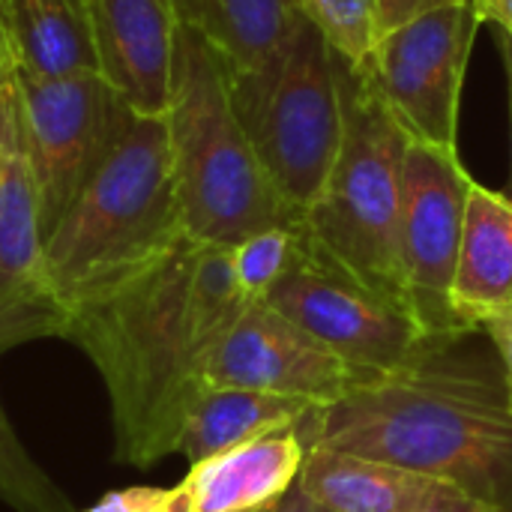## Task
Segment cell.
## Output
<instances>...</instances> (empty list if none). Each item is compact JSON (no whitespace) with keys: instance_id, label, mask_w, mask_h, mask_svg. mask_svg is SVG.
<instances>
[{"instance_id":"obj_23","label":"cell","mask_w":512,"mask_h":512,"mask_svg":"<svg viewBox=\"0 0 512 512\" xmlns=\"http://www.w3.org/2000/svg\"><path fill=\"white\" fill-rule=\"evenodd\" d=\"M174 489H156V486H132L120 492H108L99 504L84 512H162L171 501Z\"/></svg>"},{"instance_id":"obj_8","label":"cell","mask_w":512,"mask_h":512,"mask_svg":"<svg viewBox=\"0 0 512 512\" xmlns=\"http://www.w3.org/2000/svg\"><path fill=\"white\" fill-rule=\"evenodd\" d=\"M480 24L465 0L429 9L375 39L360 69L411 138L456 150L459 102Z\"/></svg>"},{"instance_id":"obj_21","label":"cell","mask_w":512,"mask_h":512,"mask_svg":"<svg viewBox=\"0 0 512 512\" xmlns=\"http://www.w3.org/2000/svg\"><path fill=\"white\" fill-rule=\"evenodd\" d=\"M330 48L351 66H363L378 39V0H297Z\"/></svg>"},{"instance_id":"obj_3","label":"cell","mask_w":512,"mask_h":512,"mask_svg":"<svg viewBox=\"0 0 512 512\" xmlns=\"http://www.w3.org/2000/svg\"><path fill=\"white\" fill-rule=\"evenodd\" d=\"M183 243L168 120L129 114L102 165L45 237V267L72 315L147 276Z\"/></svg>"},{"instance_id":"obj_26","label":"cell","mask_w":512,"mask_h":512,"mask_svg":"<svg viewBox=\"0 0 512 512\" xmlns=\"http://www.w3.org/2000/svg\"><path fill=\"white\" fill-rule=\"evenodd\" d=\"M423 512H489V507L480 504L477 498L459 492L456 486H444Z\"/></svg>"},{"instance_id":"obj_28","label":"cell","mask_w":512,"mask_h":512,"mask_svg":"<svg viewBox=\"0 0 512 512\" xmlns=\"http://www.w3.org/2000/svg\"><path fill=\"white\" fill-rule=\"evenodd\" d=\"M273 512H330L327 507H321L315 498H309L303 489H300V483H294L279 501H276V507Z\"/></svg>"},{"instance_id":"obj_2","label":"cell","mask_w":512,"mask_h":512,"mask_svg":"<svg viewBox=\"0 0 512 512\" xmlns=\"http://www.w3.org/2000/svg\"><path fill=\"white\" fill-rule=\"evenodd\" d=\"M195 246L186 240L156 270L69 318L66 339L108 387L117 459L135 468L180 450L186 417L204 390L210 351L189 318Z\"/></svg>"},{"instance_id":"obj_7","label":"cell","mask_w":512,"mask_h":512,"mask_svg":"<svg viewBox=\"0 0 512 512\" xmlns=\"http://www.w3.org/2000/svg\"><path fill=\"white\" fill-rule=\"evenodd\" d=\"M12 81L21 102L42 234L48 237L102 165L132 111L114 96L96 69L39 75L15 66Z\"/></svg>"},{"instance_id":"obj_18","label":"cell","mask_w":512,"mask_h":512,"mask_svg":"<svg viewBox=\"0 0 512 512\" xmlns=\"http://www.w3.org/2000/svg\"><path fill=\"white\" fill-rule=\"evenodd\" d=\"M174 6L180 24L201 33L231 75L264 66L306 18L297 0H174Z\"/></svg>"},{"instance_id":"obj_25","label":"cell","mask_w":512,"mask_h":512,"mask_svg":"<svg viewBox=\"0 0 512 512\" xmlns=\"http://www.w3.org/2000/svg\"><path fill=\"white\" fill-rule=\"evenodd\" d=\"M480 330L492 339V345H495V351H498V357H501V366H504V378H507V390H510L512 405V309L486 318V321L480 324Z\"/></svg>"},{"instance_id":"obj_29","label":"cell","mask_w":512,"mask_h":512,"mask_svg":"<svg viewBox=\"0 0 512 512\" xmlns=\"http://www.w3.org/2000/svg\"><path fill=\"white\" fill-rule=\"evenodd\" d=\"M495 30V45L501 51V60H504V72H507V93H510V141H512V36L501 27H492ZM507 195L512 198V144H510V189Z\"/></svg>"},{"instance_id":"obj_33","label":"cell","mask_w":512,"mask_h":512,"mask_svg":"<svg viewBox=\"0 0 512 512\" xmlns=\"http://www.w3.org/2000/svg\"><path fill=\"white\" fill-rule=\"evenodd\" d=\"M489 512H512V510H489Z\"/></svg>"},{"instance_id":"obj_12","label":"cell","mask_w":512,"mask_h":512,"mask_svg":"<svg viewBox=\"0 0 512 512\" xmlns=\"http://www.w3.org/2000/svg\"><path fill=\"white\" fill-rule=\"evenodd\" d=\"M381 372L333 354L264 300L249 303L204 363V387H243L333 405Z\"/></svg>"},{"instance_id":"obj_5","label":"cell","mask_w":512,"mask_h":512,"mask_svg":"<svg viewBox=\"0 0 512 512\" xmlns=\"http://www.w3.org/2000/svg\"><path fill=\"white\" fill-rule=\"evenodd\" d=\"M336 66L345 114L342 147L327 186L300 225L318 255L363 288L408 309L399 267V213L411 135L360 66H351L339 54Z\"/></svg>"},{"instance_id":"obj_22","label":"cell","mask_w":512,"mask_h":512,"mask_svg":"<svg viewBox=\"0 0 512 512\" xmlns=\"http://www.w3.org/2000/svg\"><path fill=\"white\" fill-rule=\"evenodd\" d=\"M0 501L21 512H72L15 441L0 408Z\"/></svg>"},{"instance_id":"obj_4","label":"cell","mask_w":512,"mask_h":512,"mask_svg":"<svg viewBox=\"0 0 512 512\" xmlns=\"http://www.w3.org/2000/svg\"><path fill=\"white\" fill-rule=\"evenodd\" d=\"M165 120L180 222L189 243L237 246L258 231L303 222V213L273 186L237 117L231 66L186 24L177 33L174 90Z\"/></svg>"},{"instance_id":"obj_15","label":"cell","mask_w":512,"mask_h":512,"mask_svg":"<svg viewBox=\"0 0 512 512\" xmlns=\"http://www.w3.org/2000/svg\"><path fill=\"white\" fill-rule=\"evenodd\" d=\"M453 309L474 330L486 318L512 309V198L477 180L465 207Z\"/></svg>"},{"instance_id":"obj_11","label":"cell","mask_w":512,"mask_h":512,"mask_svg":"<svg viewBox=\"0 0 512 512\" xmlns=\"http://www.w3.org/2000/svg\"><path fill=\"white\" fill-rule=\"evenodd\" d=\"M69 318L48 279L21 102L9 81L0 90V354L45 336L66 339Z\"/></svg>"},{"instance_id":"obj_10","label":"cell","mask_w":512,"mask_h":512,"mask_svg":"<svg viewBox=\"0 0 512 512\" xmlns=\"http://www.w3.org/2000/svg\"><path fill=\"white\" fill-rule=\"evenodd\" d=\"M264 303L366 372L399 369L429 339L405 306L363 288L345 270L318 255L306 234L300 258Z\"/></svg>"},{"instance_id":"obj_27","label":"cell","mask_w":512,"mask_h":512,"mask_svg":"<svg viewBox=\"0 0 512 512\" xmlns=\"http://www.w3.org/2000/svg\"><path fill=\"white\" fill-rule=\"evenodd\" d=\"M471 6L480 21H489L512 36V0H471Z\"/></svg>"},{"instance_id":"obj_19","label":"cell","mask_w":512,"mask_h":512,"mask_svg":"<svg viewBox=\"0 0 512 512\" xmlns=\"http://www.w3.org/2000/svg\"><path fill=\"white\" fill-rule=\"evenodd\" d=\"M15 66L39 75L96 69L84 0H0Z\"/></svg>"},{"instance_id":"obj_13","label":"cell","mask_w":512,"mask_h":512,"mask_svg":"<svg viewBox=\"0 0 512 512\" xmlns=\"http://www.w3.org/2000/svg\"><path fill=\"white\" fill-rule=\"evenodd\" d=\"M99 78L138 117H165L180 15L174 0H84Z\"/></svg>"},{"instance_id":"obj_31","label":"cell","mask_w":512,"mask_h":512,"mask_svg":"<svg viewBox=\"0 0 512 512\" xmlns=\"http://www.w3.org/2000/svg\"><path fill=\"white\" fill-rule=\"evenodd\" d=\"M162 512H195L192 510V498H189V489L180 483V486H174V492H171V501L165 504V510Z\"/></svg>"},{"instance_id":"obj_14","label":"cell","mask_w":512,"mask_h":512,"mask_svg":"<svg viewBox=\"0 0 512 512\" xmlns=\"http://www.w3.org/2000/svg\"><path fill=\"white\" fill-rule=\"evenodd\" d=\"M306 441L297 426L246 441L189 468L183 486L195 512H249L273 507L297 480Z\"/></svg>"},{"instance_id":"obj_32","label":"cell","mask_w":512,"mask_h":512,"mask_svg":"<svg viewBox=\"0 0 512 512\" xmlns=\"http://www.w3.org/2000/svg\"><path fill=\"white\" fill-rule=\"evenodd\" d=\"M276 507V504H273ZM273 507H261V510H249V512H273Z\"/></svg>"},{"instance_id":"obj_9","label":"cell","mask_w":512,"mask_h":512,"mask_svg":"<svg viewBox=\"0 0 512 512\" xmlns=\"http://www.w3.org/2000/svg\"><path fill=\"white\" fill-rule=\"evenodd\" d=\"M471 183L474 177L459 162V150L411 138L402 168L399 267L408 309L426 336L474 330L453 309Z\"/></svg>"},{"instance_id":"obj_6","label":"cell","mask_w":512,"mask_h":512,"mask_svg":"<svg viewBox=\"0 0 512 512\" xmlns=\"http://www.w3.org/2000/svg\"><path fill=\"white\" fill-rule=\"evenodd\" d=\"M231 96L273 186L297 213H306L327 186L342 147L336 51L303 18L264 66L231 75Z\"/></svg>"},{"instance_id":"obj_30","label":"cell","mask_w":512,"mask_h":512,"mask_svg":"<svg viewBox=\"0 0 512 512\" xmlns=\"http://www.w3.org/2000/svg\"><path fill=\"white\" fill-rule=\"evenodd\" d=\"M12 72H15V51H12L6 18H3V6H0V90L12 81Z\"/></svg>"},{"instance_id":"obj_24","label":"cell","mask_w":512,"mask_h":512,"mask_svg":"<svg viewBox=\"0 0 512 512\" xmlns=\"http://www.w3.org/2000/svg\"><path fill=\"white\" fill-rule=\"evenodd\" d=\"M450 3H465V0H378V36L429 9L450 6Z\"/></svg>"},{"instance_id":"obj_20","label":"cell","mask_w":512,"mask_h":512,"mask_svg":"<svg viewBox=\"0 0 512 512\" xmlns=\"http://www.w3.org/2000/svg\"><path fill=\"white\" fill-rule=\"evenodd\" d=\"M234 273L246 303L264 300L303 252V225L267 228L231 246Z\"/></svg>"},{"instance_id":"obj_1","label":"cell","mask_w":512,"mask_h":512,"mask_svg":"<svg viewBox=\"0 0 512 512\" xmlns=\"http://www.w3.org/2000/svg\"><path fill=\"white\" fill-rule=\"evenodd\" d=\"M297 429L306 447L399 465L512 510L510 390L483 330L429 336L408 363L312 408Z\"/></svg>"},{"instance_id":"obj_17","label":"cell","mask_w":512,"mask_h":512,"mask_svg":"<svg viewBox=\"0 0 512 512\" xmlns=\"http://www.w3.org/2000/svg\"><path fill=\"white\" fill-rule=\"evenodd\" d=\"M312 408L306 399L243 390V387H204L186 417L180 450L189 465L207 462L246 441L297 426Z\"/></svg>"},{"instance_id":"obj_16","label":"cell","mask_w":512,"mask_h":512,"mask_svg":"<svg viewBox=\"0 0 512 512\" xmlns=\"http://www.w3.org/2000/svg\"><path fill=\"white\" fill-rule=\"evenodd\" d=\"M297 483L330 512H423L447 486L435 477L321 444L306 447Z\"/></svg>"}]
</instances>
